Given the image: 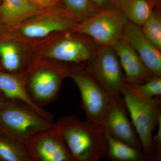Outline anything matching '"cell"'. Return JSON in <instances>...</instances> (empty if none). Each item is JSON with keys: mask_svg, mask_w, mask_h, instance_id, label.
I'll return each instance as SVG.
<instances>
[{"mask_svg": "<svg viewBox=\"0 0 161 161\" xmlns=\"http://www.w3.org/2000/svg\"><path fill=\"white\" fill-rule=\"evenodd\" d=\"M53 125L63 137L74 161L106 158L108 145L103 126L82 121L72 115L63 116Z\"/></svg>", "mask_w": 161, "mask_h": 161, "instance_id": "6da1fadb", "label": "cell"}, {"mask_svg": "<svg viewBox=\"0 0 161 161\" xmlns=\"http://www.w3.org/2000/svg\"><path fill=\"white\" fill-rule=\"evenodd\" d=\"M72 67L64 63L35 59L27 69L26 88L32 100L41 107L57 98L64 80L70 77Z\"/></svg>", "mask_w": 161, "mask_h": 161, "instance_id": "7a4b0ae2", "label": "cell"}, {"mask_svg": "<svg viewBox=\"0 0 161 161\" xmlns=\"http://www.w3.org/2000/svg\"><path fill=\"white\" fill-rule=\"evenodd\" d=\"M121 94L143 150L150 160H153V132L161 117V96L143 98L132 92L125 82L122 88Z\"/></svg>", "mask_w": 161, "mask_h": 161, "instance_id": "3957f363", "label": "cell"}, {"mask_svg": "<svg viewBox=\"0 0 161 161\" xmlns=\"http://www.w3.org/2000/svg\"><path fill=\"white\" fill-rule=\"evenodd\" d=\"M53 124L19 101L8 99L0 108V133L24 144Z\"/></svg>", "mask_w": 161, "mask_h": 161, "instance_id": "277c9868", "label": "cell"}, {"mask_svg": "<svg viewBox=\"0 0 161 161\" xmlns=\"http://www.w3.org/2000/svg\"><path fill=\"white\" fill-rule=\"evenodd\" d=\"M70 78L78 86L81 96V106L85 112L86 121L104 125L112 108L114 97L92 78L83 65L72 67Z\"/></svg>", "mask_w": 161, "mask_h": 161, "instance_id": "5b68a950", "label": "cell"}, {"mask_svg": "<svg viewBox=\"0 0 161 161\" xmlns=\"http://www.w3.org/2000/svg\"><path fill=\"white\" fill-rule=\"evenodd\" d=\"M61 33L39 58L82 65L92 60L100 47L85 35L74 32Z\"/></svg>", "mask_w": 161, "mask_h": 161, "instance_id": "8992f818", "label": "cell"}, {"mask_svg": "<svg viewBox=\"0 0 161 161\" xmlns=\"http://www.w3.org/2000/svg\"><path fill=\"white\" fill-rule=\"evenodd\" d=\"M88 73L114 98L121 97L125 75L112 47L100 46L92 60L84 64Z\"/></svg>", "mask_w": 161, "mask_h": 161, "instance_id": "52a82bcc", "label": "cell"}, {"mask_svg": "<svg viewBox=\"0 0 161 161\" xmlns=\"http://www.w3.org/2000/svg\"><path fill=\"white\" fill-rule=\"evenodd\" d=\"M129 22L125 15L118 9L103 10L78 23L75 32L85 35L100 46L112 47L121 38Z\"/></svg>", "mask_w": 161, "mask_h": 161, "instance_id": "ba28073f", "label": "cell"}, {"mask_svg": "<svg viewBox=\"0 0 161 161\" xmlns=\"http://www.w3.org/2000/svg\"><path fill=\"white\" fill-rule=\"evenodd\" d=\"M78 23L70 19L65 14L64 7H61L52 13L43 11L33 19L25 20L13 27H17L23 36L36 39L44 38L54 33L75 32Z\"/></svg>", "mask_w": 161, "mask_h": 161, "instance_id": "9c48e42d", "label": "cell"}, {"mask_svg": "<svg viewBox=\"0 0 161 161\" xmlns=\"http://www.w3.org/2000/svg\"><path fill=\"white\" fill-rule=\"evenodd\" d=\"M25 145L33 161H74L63 137L53 125L32 136Z\"/></svg>", "mask_w": 161, "mask_h": 161, "instance_id": "30bf717a", "label": "cell"}, {"mask_svg": "<svg viewBox=\"0 0 161 161\" xmlns=\"http://www.w3.org/2000/svg\"><path fill=\"white\" fill-rule=\"evenodd\" d=\"M130 116L122 96L114 98L104 127L113 138L138 150H143Z\"/></svg>", "mask_w": 161, "mask_h": 161, "instance_id": "8fae6325", "label": "cell"}, {"mask_svg": "<svg viewBox=\"0 0 161 161\" xmlns=\"http://www.w3.org/2000/svg\"><path fill=\"white\" fill-rule=\"evenodd\" d=\"M121 39L132 47L153 75L161 76V51L145 36L141 26L129 21Z\"/></svg>", "mask_w": 161, "mask_h": 161, "instance_id": "7c38bea8", "label": "cell"}, {"mask_svg": "<svg viewBox=\"0 0 161 161\" xmlns=\"http://www.w3.org/2000/svg\"><path fill=\"white\" fill-rule=\"evenodd\" d=\"M27 71L12 73L0 70V91L8 99L19 101L48 121L53 122L51 113L34 102L26 88Z\"/></svg>", "mask_w": 161, "mask_h": 161, "instance_id": "4fadbf2b", "label": "cell"}, {"mask_svg": "<svg viewBox=\"0 0 161 161\" xmlns=\"http://www.w3.org/2000/svg\"><path fill=\"white\" fill-rule=\"evenodd\" d=\"M112 47L118 56L125 74L126 83L142 84L155 76L132 47L121 38Z\"/></svg>", "mask_w": 161, "mask_h": 161, "instance_id": "5bb4252c", "label": "cell"}, {"mask_svg": "<svg viewBox=\"0 0 161 161\" xmlns=\"http://www.w3.org/2000/svg\"><path fill=\"white\" fill-rule=\"evenodd\" d=\"M46 9L32 0H2L0 3V23L10 28L42 13Z\"/></svg>", "mask_w": 161, "mask_h": 161, "instance_id": "9a60e30c", "label": "cell"}, {"mask_svg": "<svg viewBox=\"0 0 161 161\" xmlns=\"http://www.w3.org/2000/svg\"><path fill=\"white\" fill-rule=\"evenodd\" d=\"M0 63L5 71L12 73L26 71L31 63L24 58L6 29L0 34Z\"/></svg>", "mask_w": 161, "mask_h": 161, "instance_id": "2e32d148", "label": "cell"}, {"mask_svg": "<svg viewBox=\"0 0 161 161\" xmlns=\"http://www.w3.org/2000/svg\"><path fill=\"white\" fill-rule=\"evenodd\" d=\"M161 3V0H116L115 7L130 22L141 26Z\"/></svg>", "mask_w": 161, "mask_h": 161, "instance_id": "e0dca14e", "label": "cell"}, {"mask_svg": "<svg viewBox=\"0 0 161 161\" xmlns=\"http://www.w3.org/2000/svg\"><path fill=\"white\" fill-rule=\"evenodd\" d=\"M105 132L108 145L106 158L112 161H151L143 150L115 139L106 130Z\"/></svg>", "mask_w": 161, "mask_h": 161, "instance_id": "ac0fdd59", "label": "cell"}, {"mask_svg": "<svg viewBox=\"0 0 161 161\" xmlns=\"http://www.w3.org/2000/svg\"><path fill=\"white\" fill-rule=\"evenodd\" d=\"M63 6L66 15L78 23L86 21L103 10L92 0H63Z\"/></svg>", "mask_w": 161, "mask_h": 161, "instance_id": "d6986e66", "label": "cell"}, {"mask_svg": "<svg viewBox=\"0 0 161 161\" xmlns=\"http://www.w3.org/2000/svg\"><path fill=\"white\" fill-rule=\"evenodd\" d=\"M0 161H33L26 145L0 133Z\"/></svg>", "mask_w": 161, "mask_h": 161, "instance_id": "ffe728a7", "label": "cell"}, {"mask_svg": "<svg viewBox=\"0 0 161 161\" xmlns=\"http://www.w3.org/2000/svg\"><path fill=\"white\" fill-rule=\"evenodd\" d=\"M161 6H158L153 9L141 27L147 39L158 49L161 51Z\"/></svg>", "mask_w": 161, "mask_h": 161, "instance_id": "44dd1931", "label": "cell"}, {"mask_svg": "<svg viewBox=\"0 0 161 161\" xmlns=\"http://www.w3.org/2000/svg\"><path fill=\"white\" fill-rule=\"evenodd\" d=\"M126 84L132 92L143 98H150L161 96V76H154L142 84Z\"/></svg>", "mask_w": 161, "mask_h": 161, "instance_id": "7402d4cb", "label": "cell"}, {"mask_svg": "<svg viewBox=\"0 0 161 161\" xmlns=\"http://www.w3.org/2000/svg\"><path fill=\"white\" fill-rule=\"evenodd\" d=\"M157 130L154 137H153L154 144V155L153 160H161V117L159 119Z\"/></svg>", "mask_w": 161, "mask_h": 161, "instance_id": "603a6c76", "label": "cell"}, {"mask_svg": "<svg viewBox=\"0 0 161 161\" xmlns=\"http://www.w3.org/2000/svg\"><path fill=\"white\" fill-rule=\"evenodd\" d=\"M38 6L43 9H51L63 7V0H32Z\"/></svg>", "mask_w": 161, "mask_h": 161, "instance_id": "cb8c5ba5", "label": "cell"}, {"mask_svg": "<svg viewBox=\"0 0 161 161\" xmlns=\"http://www.w3.org/2000/svg\"><path fill=\"white\" fill-rule=\"evenodd\" d=\"M92 1L103 10L117 9L115 7L116 0H92Z\"/></svg>", "mask_w": 161, "mask_h": 161, "instance_id": "d4e9b609", "label": "cell"}, {"mask_svg": "<svg viewBox=\"0 0 161 161\" xmlns=\"http://www.w3.org/2000/svg\"><path fill=\"white\" fill-rule=\"evenodd\" d=\"M7 100H8V99L5 97L3 92L0 91V108L3 105V104L5 103Z\"/></svg>", "mask_w": 161, "mask_h": 161, "instance_id": "484cf974", "label": "cell"}, {"mask_svg": "<svg viewBox=\"0 0 161 161\" xmlns=\"http://www.w3.org/2000/svg\"><path fill=\"white\" fill-rule=\"evenodd\" d=\"M4 26H4V25L0 23V33H1V32L3 30V29H4Z\"/></svg>", "mask_w": 161, "mask_h": 161, "instance_id": "4316f807", "label": "cell"}, {"mask_svg": "<svg viewBox=\"0 0 161 161\" xmlns=\"http://www.w3.org/2000/svg\"><path fill=\"white\" fill-rule=\"evenodd\" d=\"M0 70L4 71L3 69V67H2V65H1V63H0Z\"/></svg>", "mask_w": 161, "mask_h": 161, "instance_id": "83f0119b", "label": "cell"}, {"mask_svg": "<svg viewBox=\"0 0 161 161\" xmlns=\"http://www.w3.org/2000/svg\"><path fill=\"white\" fill-rule=\"evenodd\" d=\"M2 0H0V3H1V2H2Z\"/></svg>", "mask_w": 161, "mask_h": 161, "instance_id": "f1b7e54d", "label": "cell"}]
</instances>
